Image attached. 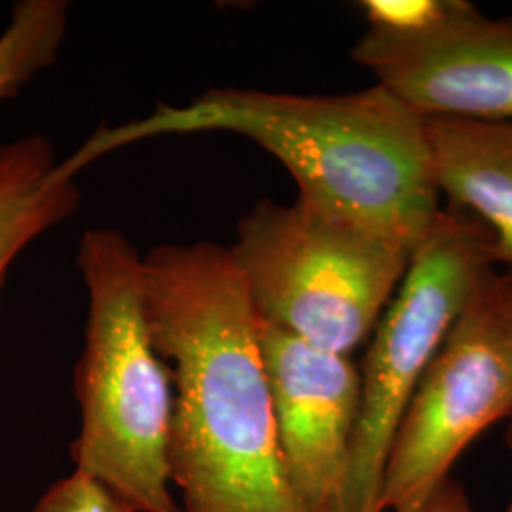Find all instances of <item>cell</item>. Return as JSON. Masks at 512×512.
<instances>
[{
  "label": "cell",
  "mask_w": 512,
  "mask_h": 512,
  "mask_svg": "<svg viewBox=\"0 0 512 512\" xmlns=\"http://www.w3.org/2000/svg\"><path fill=\"white\" fill-rule=\"evenodd\" d=\"M494 291L512 340V268L507 274L494 275Z\"/></svg>",
  "instance_id": "15"
},
{
  "label": "cell",
  "mask_w": 512,
  "mask_h": 512,
  "mask_svg": "<svg viewBox=\"0 0 512 512\" xmlns=\"http://www.w3.org/2000/svg\"><path fill=\"white\" fill-rule=\"evenodd\" d=\"M143 294L173 384L179 512H306L277 442L260 321L228 247H154L143 255Z\"/></svg>",
  "instance_id": "1"
},
{
  "label": "cell",
  "mask_w": 512,
  "mask_h": 512,
  "mask_svg": "<svg viewBox=\"0 0 512 512\" xmlns=\"http://www.w3.org/2000/svg\"><path fill=\"white\" fill-rule=\"evenodd\" d=\"M76 262L88 319L74 370V471L133 512H179L169 476L173 384L148 327L143 255L122 232L90 228Z\"/></svg>",
  "instance_id": "3"
},
{
  "label": "cell",
  "mask_w": 512,
  "mask_h": 512,
  "mask_svg": "<svg viewBox=\"0 0 512 512\" xmlns=\"http://www.w3.org/2000/svg\"><path fill=\"white\" fill-rule=\"evenodd\" d=\"M67 0H21L0 33V105L50 69L69 31Z\"/></svg>",
  "instance_id": "11"
},
{
  "label": "cell",
  "mask_w": 512,
  "mask_h": 512,
  "mask_svg": "<svg viewBox=\"0 0 512 512\" xmlns=\"http://www.w3.org/2000/svg\"><path fill=\"white\" fill-rule=\"evenodd\" d=\"M507 444H509V450H511L512 454V416H511V425H509V431H507ZM505 512H512V499L511 503H509V507L505 509Z\"/></svg>",
  "instance_id": "16"
},
{
  "label": "cell",
  "mask_w": 512,
  "mask_h": 512,
  "mask_svg": "<svg viewBox=\"0 0 512 512\" xmlns=\"http://www.w3.org/2000/svg\"><path fill=\"white\" fill-rule=\"evenodd\" d=\"M418 512H473V507L467 490L454 478H448Z\"/></svg>",
  "instance_id": "14"
},
{
  "label": "cell",
  "mask_w": 512,
  "mask_h": 512,
  "mask_svg": "<svg viewBox=\"0 0 512 512\" xmlns=\"http://www.w3.org/2000/svg\"><path fill=\"white\" fill-rule=\"evenodd\" d=\"M196 133L253 141L291 173L296 200L412 249L442 211L425 118L376 82L338 95L211 88L186 105L160 103L141 118L95 129L59 167L76 179L122 148Z\"/></svg>",
  "instance_id": "2"
},
{
  "label": "cell",
  "mask_w": 512,
  "mask_h": 512,
  "mask_svg": "<svg viewBox=\"0 0 512 512\" xmlns=\"http://www.w3.org/2000/svg\"><path fill=\"white\" fill-rule=\"evenodd\" d=\"M492 274L480 226L442 209L370 336L359 368L361 401L348 471L334 512H382L385 461L397 427L423 374Z\"/></svg>",
  "instance_id": "5"
},
{
  "label": "cell",
  "mask_w": 512,
  "mask_h": 512,
  "mask_svg": "<svg viewBox=\"0 0 512 512\" xmlns=\"http://www.w3.org/2000/svg\"><path fill=\"white\" fill-rule=\"evenodd\" d=\"M260 349L294 494L306 512H334L359 416V368L262 321Z\"/></svg>",
  "instance_id": "8"
},
{
  "label": "cell",
  "mask_w": 512,
  "mask_h": 512,
  "mask_svg": "<svg viewBox=\"0 0 512 512\" xmlns=\"http://www.w3.org/2000/svg\"><path fill=\"white\" fill-rule=\"evenodd\" d=\"M433 175L488 238L490 256L512 268V124L425 120Z\"/></svg>",
  "instance_id": "9"
},
{
  "label": "cell",
  "mask_w": 512,
  "mask_h": 512,
  "mask_svg": "<svg viewBox=\"0 0 512 512\" xmlns=\"http://www.w3.org/2000/svg\"><path fill=\"white\" fill-rule=\"evenodd\" d=\"M59 162L54 143L38 133L0 143V294L25 249L80 207V186Z\"/></svg>",
  "instance_id": "10"
},
{
  "label": "cell",
  "mask_w": 512,
  "mask_h": 512,
  "mask_svg": "<svg viewBox=\"0 0 512 512\" xmlns=\"http://www.w3.org/2000/svg\"><path fill=\"white\" fill-rule=\"evenodd\" d=\"M465 0H365L361 10L368 29L410 37L420 35L454 16Z\"/></svg>",
  "instance_id": "12"
},
{
  "label": "cell",
  "mask_w": 512,
  "mask_h": 512,
  "mask_svg": "<svg viewBox=\"0 0 512 512\" xmlns=\"http://www.w3.org/2000/svg\"><path fill=\"white\" fill-rule=\"evenodd\" d=\"M351 57L425 120L512 124V18L463 2L420 35L368 29Z\"/></svg>",
  "instance_id": "7"
},
{
  "label": "cell",
  "mask_w": 512,
  "mask_h": 512,
  "mask_svg": "<svg viewBox=\"0 0 512 512\" xmlns=\"http://www.w3.org/2000/svg\"><path fill=\"white\" fill-rule=\"evenodd\" d=\"M262 323L349 355L376 329L414 249L300 200H262L228 247Z\"/></svg>",
  "instance_id": "4"
},
{
  "label": "cell",
  "mask_w": 512,
  "mask_h": 512,
  "mask_svg": "<svg viewBox=\"0 0 512 512\" xmlns=\"http://www.w3.org/2000/svg\"><path fill=\"white\" fill-rule=\"evenodd\" d=\"M494 275L475 294L433 359L385 461L382 512H418L492 423L512 416V340Z\"/></svg>",
  "instance_id": "6"
},
{
  "label": "cell",
  "mask_w": 512,
  "mask_h": 512,
  "mask_svg": "<svg viewBox=\"0 0 512 512\" xmlns=\"http://www.w3.org/2000/svg\"><path fill=\"white\" fill-rule=\"evenodd\" d=\"M29 512H133L90 476L73 471L52 484Z\"/></svg>",
  "instance_id": "13"
}]
</instances>
